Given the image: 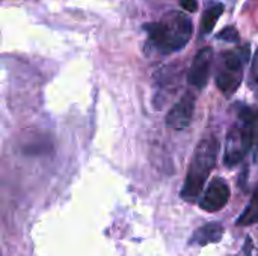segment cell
I'll use <instances>...</instances> for the list:
<instances>
[{"label": "cell", "mask_w": 258, "mask_h": 256, "mask_svg": "<svg viewBox=\"0 0 258 256\" xmlns=\"http://www.w3.org/2000/svg\"><path fill=\"white\" fill-rule=\"evenodd\" d=\"M144 29L148 33L151 45L163 54L184 48L194 32L192 21L180 12H169L160 21L145 24Z\"/></svg>", "instance_id": "1"}, {"label": "cell", "mask_w": 258, "mask_h": 256, "mask_svg": "<svg viewBox=\"0 0 258 256\" xmlns=\"http://www.w3.org/2000/svg\"><path fill=\"white\" fill-rule=\"evenodd\" d=\"M218 154H219V142L216 137H207L198 143L181 190L183 199L189 202L198 199L212 169L216 164Z\"/></svg>", "instance_id": "2"}, {"label": "cell", "mask_w": 258, "mask_h": 256, "mask_svg": "<svg viewBox=\"0 0 258 256\" xmlns=\"http://www.w3.org/2000/svg\"><path fill=\"white\" fill-rule=\"evenodd\" d=\"M249 57V45L225 51L216 74V84L225 97H231L243 80V66Z\"/></svg>", "instance_id": "3"}, {"label": "cell", "mask_w": 258, "mask_h": 256, "mask_svg": "<svg viewBox=\"0 0 258 256\" xmlns=\"http://www.w3.org/2000/svg\"><path fill=\"white\" fill-rule=\"evenodd\" d=\"M252 148V142L243 128V125L233 127L227 136V143H225V154H224V161L228 167H233L239 164L248 151Z\"/></svg>", "instance_id": "4"}, {"label": "cell", "mask_w": 258, "mask_h": 256, "mask_svg": "<svg viewBox=\"0 0 258 256\" xmlns=\"http://www.w3.org/2000/svg\"><path fill=\"white\" fill-rule=\"evenodd\" d=\"M195 112V95L187 92L166 115V125L172 130H184L190 125Z\"/></svg>", "instance_id": "5"}, {"label": "cell", "mask_w": 258, "mask_h": 256, "mask_svg": "<svg viewBox=\"0 0 258 256\" xmlns=\"http://www.w3.org/2000/svg\"><path fill=\"white\" fill-rule=\"evenodd\" d=\"M228 201H230L228 184L221 178H215V180H212L203 199L200 201V207L204 211L216 213V211L222 210L228 204Z\"/></svg>", "instance_id": "6"}, {"label": "cell", "mask_w": 258, "mask_h": 256, "mask_svg": "<svg viewBox=\"0 0 258 256\" xmlns=\"http://www.w3.org/2000/svg\"><path fill=\"white\" fill-rule=\"evenodd\" d=\"M213 60V50L206 47L197 53L192 60V65L187 71V81L195 88H204L210 77V66Z\"/></svg>", "instance_id": "7"}, {"label": "cell", "mask_w": 258, "mask_h": 256, "mask_svg": "<svg viewBox=\"0 0 258 256\" xmlns=\"http://www.w3.org/2000/svg\"><path fill=\"white\" fill-rule=\"evenodd\" d=\"M222 234H224V228L219 223H207L201 226L200 229H197L190 243L198 244V246H206V244L219 241Z\"/></svg>", "instance_id": "8"}, {"label": "cell", "mask_w": 258, "mask_h": 256, "mask_svg": "<svg viewBox=\"0 0 258 256\" xmlns=\"http://www.w3.org/2000/svg\"><path fill=\"white\" fill-rule=\"evenodd\" d=\"M255 223H258V187L251 198L249 205L239 217L237 226H249V225H255Z\"/></svg>", "instance_id": "9"}, {"label": "cell", "mask_w": 258, "mask_h": 256, "mask_svg": "<svg viewBox=\"0 0 258 256\" xmlns=\"http://www.w3.org/2000/svg\"><path fill=\"white\" fill-rule=\"evenodd\" d=\"M222 12H224V5H221V3L209 8L204 12L203 21H201V30H203V33H210L213 30V27L216 26L219 17L222 15Z\"/></svg>", "instance_id": "10"}, {"label": "cell", "mask_w": 258, "mask_h": 256, "mask_svg": "<svg viewBox=\"0 0 258 256\" xmlns=\"http://www.w3.org/2000/svg\"><path fill=\"white\" fill-rule=\"evenodd\" d=\"M218 38L219 39H224V41H228V42H237L239 41V32L234 26H228L225 27L224 30H221L218 33Z\"/></svg>", "instance_id": "11"}, {"label": "cell", "mask_w": 258, "mask_h": 256, "mask_svg": "<svg viewBox=\"0 0 258 256\" xmlns=\"http://www.w3.org/2000/svg\"><path fill=\"white\" fill-rule=\"evenodd\" d=\"M249 84L251 89L258 92V50L254 54L252 63H251V72H249Z\"/></svg>", "instance_id": "12"}, {"label": "cell", "mask_w": 258, "mask_h": 256, "mask_svg": "<svg viewBox=\"0 0 258 256\" xmlns=\"http://www.w3.org/2000/svg\"><path fill=\"white\" fill-rule=\"evenodd\" d=\"M180 5L187 12H197V9H198V2L197 0H180Z\"/></svg>", "instance_id": "13"}, {"label": "cell", "mask_w": 258, "mask_h": 256, "mask_svg": "<svg viewBox=\"0 0 258 256\" xmlns=\"http://www.w3.org/2000/svg\"><path fill=\"white\" fill-rule=\"evenodd\" d=\"M252 148H255L258 152V110L255 113V119H254V146Z\"/></svg>", "instance_id": "14"}, {"label": "cell", "mask_w": 258, "mask_h": 256, "mask_svg": "<svg viewBox=\"0 0 258 256\" xmlns=\"http://www.w3.org/2000/svg\"><path fill=\"white\" fill-rule=\"evenodd\" d=\"M0 256H2V255H0Z\"/></svg>", "instance_id": "15"}]
</instances>
